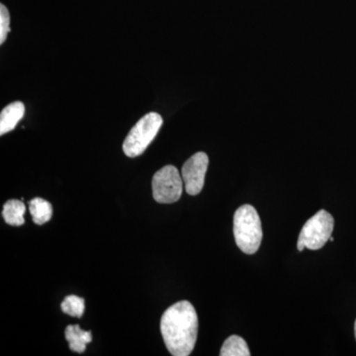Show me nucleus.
<instances>
[{"mask_svg": "<svg viewBox=\"0 0 356 356\" xmlns=\"http://www.w3.org/2000/svg\"><path fill=\"white\" fill-rule=\"evenodd\" d=\"M161 332L170 355L188 356L198 334V317L193 305L180 301L170 307L161 320Z\"/></svg>", "mask_w": 356, "mask_h": 356, "instance_id": "1", "label": "nucleus"}, {"mask_svg": "<svg viewBox=\"0 0 356 356\" xmlns=\"http://www.w3.org/2000/svg\"><path fill=\"white\" fill-rule=\"evenodd\" d=\"M234 236L236 245L247 254H254L261 247V218L254 206H241L234 215Z\"/></svg>", "mask_w": 356, "mask_h": 356, "instance_id": "2", "label": "nucleus"}, {"mask_svg": "<svg viewBox=\"0 0 356 356\" xmlns=\"http://www.w3.org/2000/svg\"><path fill=\"white\" fill-rule=\"evenodd\" d=\"M163 123L161 115L156 112H151L140 118L124 140L123 151L126 156L136 158L144 153L156 138Z\"/></svg>", "mask_w": 356, "mask_h": 356, "instance_id": "3", "label": "nucleus"}, {"mask_svg": "<svg viewBox=\"0 0 356 356\" xmlns=\"http://www.w3.org/2000/svg\"><path fill=\"white\" fill-rule=\"evenodd\" d=\"M334 218L325 210H320L310 218L300 233L297 248L303 252L305 248L318 250L331 238L334 231Z\"/></svg>", "mask_w": 356, "mask_h": 356, "instance_id": "4", "label": "nucleus"}, {"mask_svg": "<svg viewBox=\"0 0 356 356\" xmlns=\"http://www.w3.org/2000/svg\"><path fill=\"white\" fill-rule=\"evenodd\" d=\"M184 179L175 166L165 165L154 173L153 177V196L161 204L177 202L184 191Z\"/></svg>", "mask_w": 356, "mask_h": 356, "instance_id": "5", "label": "nucleus"}, {"mask_svg": "<svg viewBox=\"0 0 356 356\" xmlns=\"http://www.w3.org/2000/svg\"><path fill=\"white\" fill-rule=\"evenodd\" d=\"M209 158L203 152H199L185 161L181 170L185 191L189 195H197L202 191L205 184V175L207 172Z\"/></svg>", "mask_w": 356, "mask_h": 356, "instance_id": "6", "label": "nucleus"}, {"mask_svg": "<svg viewBox=\"0 0 356 356\" xmlns=\"http://www.w3.org/2000/svg\"><path fill=\"white\" fill-rule=\"evenodd\" d=\"M24 113L25 106L22 102H15L7 105L0 114V135L14 130Z\"/></svg>", "mask_w": 356, "mask_h": 356, "instance_id": "7", "label": "nucleus"}, {"mask_svg": "<svg viewBox=\"0 0 356 356\" xmlns=\"http://www.w3.org/2000/svg\"><path fill=\"white\" fill-rule=\"evenodd\" d=\"M65 336L69 341L70 350L77 353H83L86 350V344L92 341L91 332L83 331L79 325H67Z\"/></svg>", "mask_w": 356, "mask_h": 356, "instance_id": "8", "label": "nucleus"}, {"mask_svg": "<svg viewBox=\"0 0 356 356\" xmlns=\"http://www.w3.org/2000/svg\"><path fill=\"white\" fill-rule=\"evenodd\" d=\"M26 206L22 200H8L3 206L2 216L10 226H22L25 222Z\"/></svg>", "mask_w": 356, "mask_h": 356, "instance_id": "9", "label": "nucleus"}, {"mask_svg": "<svg viewBox=\"0 0 356 356\" xmlns=\"http://www.w3.org/2000/svg\"><path fill=\"white\" fill-rule=\"evenodd\" d=\"M30 214L33 222L37 225H43L49 222L53 216V207L51 203L43 198H34L29 203Z\"/></svg>", "mask_w": 356, "mask_h": 356, "instance_id": "10", "label": "nucleus"}, {"mask_svg": "<svg viewBox=\"0 0 356 356\" xmlns=\"http://www.w3.org/2000/svg\"><path fill=\"white\" fill-rule=\"evenodd\" d=\"M221 356H250L247 341L243 337L231 336L222 343Z\"/></svg>", "mask_w": 356, "mask_h": 356, "instance_id": "11", "label": "nucleus"}, {"mask_svg": "<svg viewBox=\"0 0 356 356\" xmlns=\"http://www.w3.org/2000/svg\"><path fill=\"white\" fill-rule=\"evenodd\" d=\"M84 308H86L84 299L76 296V295H70V296L65 297L60 305V309L65 314L76 318L83 317Z\"/></svg>", "mask_w": 356, "mask_h": 356, "instance_id": "12", "label": "nucleus"}, {"mask_svg": "<svg viewBox=\"0 0 356 356\" xmlns=\"http://www.w3.org/2000/svg\"><path fill=\"white\" fill-rule=\"evenodd\" d=\"M10 32V15L8 9L1 4L0 6V44H3L7 38V34Z\"/></svg>", "mask_w": 356, "mask_h": 356, "instance_id": "13", "label": "nucleus"}, {"mask_svg": "<svg viewBox=\"0 0 356 356\" xmlns=\"http://www.w3.org/2000/svg\"><path fill=\"white\" fill-rule=\"evenodd\" d=\"M355 339H356V320H355Z\"/></svg>", "mask_w": 356, "mask_h": 356, "instance_id": "14", "label": "nucleus"}]
</instances>
